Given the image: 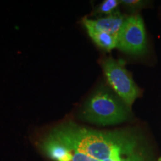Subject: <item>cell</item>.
Segmentation results:
<instances>
[{
    "label": "cell",
    "mask_w": 161,
    "mask_h": 161,
    "mask_svg": "<svg viewBox=\"0 0 161 161\" xmlns=\"http://www.w3.org/2000/svg\"><path fill=\"white\" fill-rule=\"evenodd\" d=\"M49 134L69 148L71 161H158L148 141L135 129L98 130L69 122Z\"/></svg>",
    "instance_id": "1"
},
{
    "label": "cell",
    "mask_w": 161,
    "mask_h": 161,
    "mask_svg": "<svg viewBox=\"0 0 161 161\" xmlns=\"http://www.w3.org/2000/svg\"><path fill=\"white\" fill-rule=\"evenodd\" d=\"M128 108L108 90L99 89L86 102L82 117L100 125L119 124L129 118Z\"/></svg>",
    "instance_id": "2"
},
{
    "label": "cell",
    "mask_w": 161,
    "mask_h": 161,
    "mask_svg": "<svg viewBox=\"0 0 161 161\" xmlns=\"http://www.w3.org/2000/svg\"><path fill=\"white\" fill-rule=\"evenodd\" d=\"M101 65L108 84L129 108L140 96V91L125 67V62L110 57L104 58Z\"/></svg>",
    "instance_id": "3"
},
{
    "label": "cell",
    "mask_w": 161,
    "mask_h": 161,
    "mask_svg": "<svg viewBox=\"0 0 161 161\" xmlns=\"http://www.w3.org/2000/svg\"><path fill=\"white\" fill-rule=\"evenodd\" d=\"M116 47L131 55H143L147 51L146 34L143 20L140 15L127 17L117 36Z\"/></svg>",
    "instance_id": "4"
},
{
    "label": "cell",
    "mask_w": 161,
    "mask_h": 161,
    "mask_svg": "<svg viewBox=\"0 0 161 161\" xmlns=\"http://www.w3.org/2000/svg\"><path fill=\"white\" fill-rule=\"evenodd\" d=\"M126 18L125 16L116 13L98 19L84 18L82 23L87 31L104 32L114 36H118Z\"/></svg>",
    "instance_id": "5"
},
{
    "label": "cell",
    "mask_w": 161,
    "mask_h": 161,
    "mask_svg": "<svg viewBox=\"0 0 161 161\" xmlns=\"http://www.w3.org/2000/svg\"><path fill=\"white\" fill-rule=\"evenodd\" d=\"M40 148L54 161H71L72 154L69 148L60 141L49 134L42 140Z\"/></svg>",
    "instance_id": "6"
},
{
    "label": "cell",
    "mask_w": 161,
    "mask_h": 161,
    "mask_svg": "<svg viewBox=\"0 0 161 161\" xmlns=\"http://www.w3.org/2000/svg\"><path fill=\"white\" fill-rule=\"evenodd\" d=\"M90 37L98 47L105 51H110L116 47L117 36L95 31H87Z\"/></svg>",
    "instance_id": "7"
},
{
    "label": "cell",
    "mask_w": 161,
    "mask_h": 161,
    "mask_svg": "<svg viewBox=\"0 0 161 161\" xmlns=\"http://www.w3.org/2000/svg\"><path fill=\"white\" fill-rule=\"evenodd\" d=\"M119 4L120 1L118 0H105L101 4L97 11L102 14L112 15Z\"/></svg>",
    "instance_id": "8"
},
{
    "label": "cell",
    "mask_w": 161,
    "mask_h": 161,
    "mask_svg": "<svg viewBox=\"0 0 161 161\" xmlns=\"http://www.w3.org/2000/svg\"><path fill=\"white\" fill-rule=\"evenodd\" d=\"M120 2L123 5L128 6V8H137L143 4V3L140 0H122Z\"/></svg>",
    "instance_id": "9"
}]
</instances>
